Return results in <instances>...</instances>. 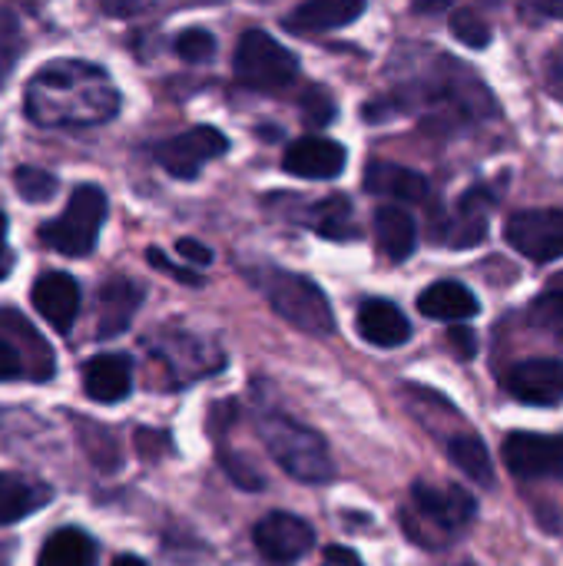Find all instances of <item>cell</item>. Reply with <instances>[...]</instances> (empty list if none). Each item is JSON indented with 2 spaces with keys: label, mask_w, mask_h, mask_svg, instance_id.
<instances>
[{
  "label": "cell",
  "mask_w": 563,
  "mask_h": 566,
  "mask_svg": "<svg viewBox=\"0 0 563 566\" xmlns=\"http://www.w3.org/2000/svg\"><path fill=\"white\" fill-rule=\"evenodd\" d=\"M53 491L46 484H37L30 478L0 471V527H10L50 504Z\"/></svg>",
  "instance_id": "cell-22"
},
{
  "label": "cell",
  "mask_w": 563,
  "mask_h": 566,
  "mask_svg": "<svg viewBox=\"0 0 563 566\" xmlns=\"http://www.w3.org/2000/svg\"><path fill=\"white\" fill-rule=\"evenodd\" d=\"M375 239H378V249L392 262H405L418 249V226H415L411 212H405L402 206H378L375 209Z\"/></svg>",
  "instance_id": "cell-23"
},
{
  "label": "cell",
  "mask_w": 563,
  "mask_h": 566,
  "mask_svg": "<svg viewBox=\"0 0 563 566\" xmlns=\"http://www.w3.org/2000/svg\"><path fill=\"white\" fill-rule=\"evenodd\" d=\"M219 464H222V471L232 478V484H236V488H242V491H262V478H259V471H256L249 461L236 458L226 444H219Z\"/></svg>",
  "instance_id": "cell-34"
},
{
  "label": "cell",
  "mask_w": 563,
  "mask_h": 566,
  "mask_svg": "<svg viewBox=\"0 0 563 566\" xmlns=\"http://www.w3.org/2000/svg\"><path fill=\"white\" fill-rule=\"evenodd\" d=\"M163 448H173L169 434L153 431V428H139V431H136V454H139L143 461H156L159 454H166Z\"/></svg>",
  "instance_id": "cell-36"
},
{
  "label": "cell",
  "mask_w": 563,
  "mask_h": 566,
  "mask_svg": "<svg viewBox=\"0 0 563 566\" xmlns=\"http://www.w3.org/2000/svg\"><path fill=\"white\" fill-rule=\"evenodd\" d=\"M7 226H10V222H7V216L0 212V282L10 275V265H13V255L7 252Z\"/></svg>",
  "instance_id": "cell-40"
},
{
  "label": "cell",
  "mask_w": 563,
  "mask_h": 566,
  "mask_svg": "<svg viewBox=\"0 0 563 566\" xmlns=\"http://www.w3.org/2000/svg\"><path fill=\"white\" fill-rule=\"evenodd\" d=\"M528 318H531V325H534V328H541V332H548V335H554V338H561L563 342V292L561 289L538 295V298L531 302V312H528Z\"/></svg>",
  "instance_id": "cell-30"
},
{
  "label": "cell",
  "mask_w": 563,
  "mask_h": 566,
  "mask_svg": "<svg viewBox=\"0 0 563 566\" xmlns=\"http://www.w3.org/2000/svg\"><path fill=\"white\" fill-rule=\"evenodd\" d=\"M252 541L265 566H295L312 554L315 531L295 514H269L256 524Z\"/></svg>",
  "instance_id": "cell-10"
},
{
  "label": "cell",
  "mask_w": 563,
  "mask_h": 566,
  "mask_svg": "<svg viewBox=\"0 0 563 566\" xmlns=\"http://www.w3.org/2000/svg\"><path fill=\"white\" fill-rule=\"evenodd\" d=\"M345 146L325 136H302L285 149L282 169L299 179H335L345 169Z\"/></svg>",
  "instance_id": "cell-13"
},
{
  "label": "cell",
  "mask_w": 563,
  "mask_h": 566,
  "mask_svg": "<svg viewBox=\"0 0 563 566\" xmlns=\"http://www.w3.org/2000/svg\"><path fill=\"white\" fill-rule=\"evenodd\" d=\"M106 209H110V202L100 186H90V182L76 186L63 216L40 226V242L70 259L90 255L100 239V229L106 222Z\"/></svg>",
  "instance_id": "cell-5"
},
{
  "label": "cell",
  "mask_w": 563,
  "mask_h": 566,
  "mask_svg": "<svg viewBox=\"0 0 563 566\" xmlns=\"http://www.w3.org/2000/svg\"><path fill=\"white\" fill-rule=\"evenodd\" d=\"M259 438L269 451V458L295 481L302 484H325L335 478V461L329 451V441L285 418V415H262L259 418Z\"/></svg>",
  "instance_id": "cell-2"
},
{
  "label": "cell",
  "mask_w": 563,
  "mask_h": 566,
  "mask_svg": "<svg viewBox=\"0 0 563 566\" xmlns=\"http://www.w3.org/2000/svg\"><path fill=\"white\" fill-rule=\"evenodd\" d=\"M494 202V192L488 186H478L471 192L461 196L458 209L438 226V242H445L448 249H471L481 245L488 235V206Z\"/></svg>",
  "instance_id": "cell-14"
},
{
  "label": "cell",
  "mask_w": 563,
  "mask_h": 566,
  "mask_svg": "<svg viewBox=\"0 0 563 566\" xmlns=\"http://www.w3.org/2000/svg\"><path fill=\"white\" fill-rule=\"evenodd\" d=\"M249 282L259 285V292L269 298V305L299 332L305 335H332L335 332V312L325 298V292L299 275V272H285L279 265H259L249 269Z\"/></svg>",
  "instance_id": "cell-3"
},
{
  "label": "cell",
  "mask_w": 563,
  "mask_h": 566,
  "mask_svg": "<svg viewBox=\"0 0 563 566\" xmlns=\"http://www.w3.org/2000/svg\"><path fill=\"white\" fill-rule=\"evenodd\" d=\"M229 149V139L216 126H192L156 146V163L173 179H196L206 163L219 159Z\"/></svg>",
  "instance_id": "cell-9"
},
{
  "label": "cell",
  "mask_w": 563,
  "mask_h": 566,
  "mask_svg": "<svg viewBox=\"0 0 563 566\" xmlns=\"http://www.w3.org/2000/svg\"><path fill=\"white\" fill-rule=\"evenodd\" d=\"M73 431H76V441H80V448H83V454L90 458L93 468H100V471H119V464H123L119 441H116V434L106 424L90 421V418H76Z\"/></svg>",
  "instance_id": "cell-27"
},
{
  "label": "cell",
  "mask_w": 563,
  "mask_h": 566,
  "mask_svg": "<svg viewBox=\"0 0 563 566\" xmlns=\"http://www.w3.org/2000/svg\"><path fill=\"white\" fill-rule=\"evenodd\" d=\"M365 189L372 196H388L395 202H425L428 199V179L408 166L375 159L365 169Z\"/></svg>",
  "instance_id": "cell-19"
},
{
  "label": "cell",
  "mask_w": 563,
  "mask_h": 566,
  "mask_svg": "<svg viewBox=\"0 0 563 566\" xmlns=\"http://www.w3.org/2000/svg\"><path fill=\"white\" fill-rule=\"evenodd\" d=\"M13 186L23 202H50L56 196V176L40 166H17Z\"/></svg>",
  "instance_id": "cell-29"
},
{
  "label": "cell",
  "mask_w": 563,
  "mask_h": 566,
  "mask_svg": "<svg viewBox=\"0 0 563 566\" xmlns=\"http://www.w3.org/2000/svg\"><path fill=\"white\" fill-rule=\"evenodd\" d=\"M451 33H455L458 43H465L471 50H484L491 43V27L475 10H468V7L451 13Z\"/></svg>",
  "instance_id": "cell-32"
},
{
  "label": "cell",
  "mask_w": 563,
  "mask_h": 566,
  "mask_svg": "<svg viewBox=\"0 0 563 566\" xmlns=\"http://www.w3.org/2000/svg\"><path fill=\"white\" fill-rule=\"evenodd\" d=\"M305 226L312 232H319L322 239L332 242H352L358 239V226H355V212L352 202L345 196H329L322 202H315L305 216Z\"/></svg>",
  "instance_id": "cell-24"
},
{
  "label": "cell",
  "mask_w": 563,
  "mask_h": 566,
  "mask_svg": "<svg viewBox=\"0 0 563 566\" xmlns=\"http://www.w3.org/2000/svg\"><path fill=\"white\" fill-rule=\"evenodd\" d=\"M37 566H96V544L86 531L63 527L43 544Z\"/></svg>",
  "instance_id": "cell-25"
},
{
  "label": "cell",
  "mask_w": 563,
  "mask_h": 566,
  "mask_svg": "<svg viewBox=\"0 0 563 566\" xmlns=\"http://www.w3.org/2000/svg\"><path fill=\"white\" fill-rule=\"evenodd\" d=\"M176 53L186 63H209L216 56V36L202 27H189L176 36Z\"/></svg>",
  "instance_id": "cell-33"
},
{
  "label": "cell",
  "mask_w": 563,
  "mask_h": 566,
  "mask_svg": "<svg viewBox=\"0 0 563 566\" xmlns=\"http://www.w3.org/2000/svg\"><path fill=\"white\" fill-rule=\"evenodd\" d=\"M56 355L13 308H0V381H50Z\"/></svg>",
  "instance_id": "cell-6"
},
{
  "label": "cell",
  "mask_w": 563,
  "mask_h": 566,
  "mask_svg": "<svg viewBox=\"0 0 563 566\" xmlns=\"http://www.w3.org/2000/svg\"><path fill=\"white\" fill-rule=\"evenodd\" d=\"M448 461L471 478L481 488H494V464H491V451L481 438L475 434H458L448 441Z\"/></svg>",
  "instance_id": "cell-26"
},
{
  "label": "cell",
  "mask_w": 563,
  "mask_h": 566,
  "mask_svg": "<svg viewBox=\"0 0 563 566\" xmlns=\"http://www.w3.org/2000/svg\"><path fill=\"white\" fill-rule=\"evenodd\" d=\"M176 252H179L183 259H189L192 265H212V249H206V245L196 242V239H179V242H176Z\"/></svg>",
  "instance_id": "cell-38"
},
{
  "label": "cell",
  "mask_w": 563,
  "mask_h": 566,
  "mask_svg": "<svg viewBox=\"0 0 563 566\" xmlns=\"http://www.w3.org/2000/svg\"><path fill=\"white\" fill-rule=\"evenodd\" d=\"M23 113L43 129H86L119 113V90L96 63L50 60L30 76Z\"/></svg>",
  "instance_id": "cell-1"
},
{
  "label": "cell",
  "mask_w": 563,
  "mask_h": 566,
  "mask_svg": "<svg viewBox=\"0 0 563 566\" xmlns=\"http://www.w3.org/2000/svg\"><path fill=\"white\" fill-rule=\"evenodd\" d=\"M504 464L514 478L524 481L563 478V434H531V431L508 434Z\"/></svg>",
  "instance_id": "cell-11"
},
{
  "label": "cell",
  "mask_w": 563,
  "mask_h": 566,
  "mask_svg": "<svg viewBox=\"0 0 563 566\" xmlns=\"http://www.w3.org/2000/svg\"><path fill=\"white\" fill-rule=\"evenodd\" d=\"M113 566H146L139 557H133V554H123V557H116L113 560Z\"/></svg>",
  "instance_id": "cell-42"
},
{
  "label": "cell",
  "mask_w": 563,
  "mask_h": 566,
  "mask_svg": "<svg viewBox=\"0 0 563 566\" xmlns=\"http://www.w3.org/2000/svg\"><path fill=\"white\" fill-rule=\"evenodd\" d=\"M0 566H7V560H3V554H0Z\"/></svg>",
  "instance_id": "cell-43"
},
{
  "label": "cell",
  "mask_w": 563,
  "mask_h": 566,
  "mask_svg": "<svg viewBox=\"0 0 563 566\" xmlns=\"http://www.w3.org/2000/svg\"><path fill=\"white\" fill-rule=\"evenodd\" d=\"M83 388L96 405H116L133 391V361L126 355H96L83 365Z\"/></svg>",
  "instance_id": "cell-17"
},
{
  "label": "cell",
  "mask_w": 563,
  "mask_h": 566,
  "mask_svg": "<svg viewBox=\"0 0 563 566\" xmlns=\"http://www.w3.org/2000/svg\"><path fill=\"white\" fill-rule=\"evenodd\" d=\"M504 391L534 408H557L563 405V361L531 358L514 365L504 375Z\"/></svg>",
  "instance_id": "cell-12"
},
{
  "label": "cell",
  "mask_w": 563,
  "mask_h": 566,
  "mask_svg": "<svg viewBox=\"0 0 563 566\" xmlns=\"http://www.w3.org/2000/svg\"><path fill=\"white\" fill-rule=\"evenodd\" d=\"M146 262H149L153 269H159V272L173 275V279H176V282H183V285H192V289H199V285H202V275H199V272L183 269V265H173L159 249H146Z\"/></svg>",
  "instance_id": "cell-35"
},
{
  "label": "cell",
  "mask_w": 563,
  "mask_h": 566,
  "mask_svg": "<svg viewBox=\"0 0 563 566\" xmlns=\"http://www.w3.org/2000/svg\"><path fill=\"white\" fill-rule=\"evenodd\" d=\"M236 76L252 90H285L299 76V60L265 30L252 27L236 43Z\"/></svg>",
  "instance_id": "cell-7"
},
{
  "label": "cell",
  "mask_w": 563,
  "mask_h": 566,
  "mask_svg": "<svg viewBox=\"0 0 563 566\" xmlns=\"http://www.w3.org/2000/svg\"><path fill=\"white\" fill-rule=\"evenodd\" d=\"M362 13H365L362 0H312V3L295 7L285 17V27L295 30V33H322V30L348 27Z\"/></svg>",
  "instance_id": "cell-21"
},
{
  "label": "cell",
  "mask_w": 563,
  "mask_h": 566,
  "mask_svg": "<svg viewBox=\"0 0 563 566\" xmlns=\"http://www.w3.org/2000/svg\"><path fill=\"white\" fill-rule=\"evenodd\" d=\"M504 239L531 262L563 259V209H524L508 216Z\"/></svg>",
  "instance_id": "cell-8"
},
{
  "label": "cell",
  "mask_w": 563,
  "mask_h": 566,
  "mask_svg": "<svg viewBox=\"0 0 563 566\" xmlns=\"http://www.w3.org/2000/svg\"><path fill=\"white\" fill-rule=\"evenodd\" d=\"M20 56H23V27L13 10L0 7V86L20 63Z\"/></svg>",
  "instance_id": "cell-28"
},
{
  "label": "cell",
  "mask_w": 563,
  "mask_h": 566,
  "mask_svg": "<svg viewBox=\"0 0 563 566\" xmlns=\"http://www.w3.org/2000/svg\"><path fill=\"white\" fill-rule=\"evenodd\" d=\"M358 335L375 348H398L411 338V322L395 302L368 298L358 308Z\"/></svg>",
  "instance_id": "cell-18"
},
{
  "label": "cell",
  "mask_w": 563,
  "mask_h": 566,
  "mask_svg": "<svg viewBox=\"0 0 563 566\" xmlns=\"http://www.w3.org/2000/svg\"><path fill=\"white\" fill-rule=\"evenodd\" d=\"M322 566H365L362 564V557L355 554V551H348V547H325V557H322Z\"/></svg>",
  "instance_id": "cell-39"
},
{
  "label": "cell",
  "mask_w": 563,
  "mask_h": 566,
  "mask_svg": "<svg viewBox=\"0 0 563 566\" xmlns=\"http://www.w3.org/2000/svg\"><path fill=\"white\" fill-rule=\"evenodd\" d=\"M418 312L425 318H435V322L465 325V318H475L481 312V302L461 282H435L418 295Z\"/></svg>",
  "instance_id": "cell-20"
},
{
  "label": "cell",
  "mask_w": 563,
  "mask_h": 566,
  "mask_svg": "<svg viewBox=\"0 0 563 566\" xmlns=\"http://www.w3.org/2000/svg\"><path fill=\"white\" fill-rule=\"evenodd\" d=\"M33 308L40 312V318H46L50 328L56 332H70L76 315H80V285L73 275L66 272H46L33 282L30 289Z\"/></svg>",
  "instance_id": "cell-15"
},
{
  "label": "cell",
  "mask_w": 563,
  "mask_h": 566,
  "mask_svg": "<svg viewBox=\"0 0 563 566\" xmlns=\"http://www.w3.org/2000/svg\"><path fill=\"white\" fill-rule=\"evenodd\" d=\"M139 305H143V285L119 279V275L103 282L96 295V338L123 335Z\"/></svg>",
  "instance_id": "cell-16"
},
{
  "label": "cell",
  "mask_w": 563,
  "mask_h": 566,
  "mask_svg": "<svg viewBox=\"0 0 563 566\" xmlns=\"http://www.w3.org/2000/svg\"><path fill=\"white\" fill-rule=\"evenodd\" d=\"M475 514H478V504L465 488L415 481L411 484V504H408V511H402V524H405L411 541H418V534L425 527H431L441 534V544H445L448 537L465 531L475 521Z\"/></svg>",
  "instance_id": "cell-4"
},
{
  "label": "cell",
  "mask_w": 563,
  "mask_h": 566,
  "mask_svg": "<svg viewBox=\"0 0 563 566\" xmlns=\"http://www.w3.org/2000/svg\"><path fill=\"white\" fill-rule=\"evenodd\" d=\"M103 10L113 13V17H136V13H143L146 7H139V3H106Z\"/></svg>",
  "instance_id": "cell-41"
},
{
  "label": "cell",
  "mask_w": 563,
  "mask_h": 566,
  "mask_svg": "<svg viewBox=\"0 0 563 566\" xmlns=\"http://www.w3.org/2000/svg\"><path fill=\"white\" fill-rule=\"evenodd\" d=\"M335 116H338L335 96L325 86H309L302 96V123L309 129H325Z\"/></svg>",
  "instance_id": "cell-31"
},
{
  "label": "cell",
  "mask_w": 563,
  "mask_h": 566,
  "mask_svg": "<svg viewBox=\"0 0 563 566\" xmlns=\"http://www.w3.org/2000/svg\"><path fill=\"white\" fill-rule=\"evenodd\" d=\"M448 345H451V355H455L458 361H471V358L478 355V335H475L468 325H451Z\"/></svg>",
  "instance_id": "cell-37"
}]
</instances>
